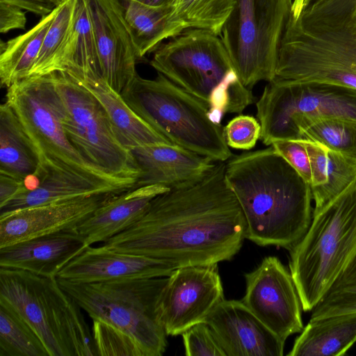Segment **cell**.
Listing matches in <instances>:
<instances>
[{
    "instance_id": "cell-26",
    "label": "cell",
    "mask_w": 356,
    "mask_h": 356,
    "mask_svg": "<svg viewBox=\"0 0 356 356\" xmlns=\"http://www.w3.org/2000/svg\"><path fill=\"white\" fill-rule=\"evenodd\" d=\"M40 168L36 149L10 105L0 106V174L25 182Z\"/></svg>"
},
{
    "instance_id": "cell-25",
    "label": "cell",
    "mask_w": 356,
    "mask_h": 356,
    "mask_svg": "<svg viewBox=\"0 0 356 356\" xmlns=\"http://www.w3.org/2000/svg\"><path fill=\"white\" fill-rule=\"evenodd\" d=\"M356 342V313L309 321L289 356H342Z\"/></svg>"
},
{
    "instance_id": "cell-15",
    "label": "cell",
    "mask_w": 356,
    "mask_h": 356,
    "mask_svg": "<svg viewBox=\"0 0 356 356\" xmlns=\"http://www.w3.org/2000/svg\"><path fill=\"white\" fill-rule=\"evenodd\" d=\"M118 193H99L0 213V248L37 236L76 229Z\"/></svg>"
},
{
    "instance_id": "cell-18",
    "label": "cell",
    "mask_w": 356,
    "mask_h": 356,
    "mask_svg": "<svg viewBox=\"0 0 356 356\" xmlns=\"http://www.w3.org/2000/svg\"><path fill=\"white\" fill-rule=\"evenodd\" d=\"M140 170L135 186L162 185L176 189L204 178L216 163L175 144L150 145L131 149Z\"/></svg>"
},
{
    "instance_id": "cell-33",
    "label": "cell",
    "mask_w": 356,
    "mask_h": 356,
    "mask_svg": "<svg viewBox=\"0 0 356 356\" xmlns=\"http://www.w3.org/2000/svg\"><path fill=\"white\" fill-rule=\"evenodd\" d=\"M301 140L316 142L356 158V121L337 118L319 120L302 131Z\"/></svg>"
},
{
    "instance_id": "cell-2",
    "label": "cell",
    "mask_w": 356,
    "mask_h": 356,
    "mask_svg": "<svg viewBox=\"0 0 356 356\" xmlns=\"http://www.w3.org/2000/svg\"><path fill=\"white\" fill-rule=\"evenodd\" d=\"M225 177L242 210L245 238L290 250L312 219L310 185L272 146L232 156Z\"/></svg>"
},
{
    "instance_id": "cell-9",
    "label": "cell",
    "mask_w": 356,
    "mask_h": 356,
    "mask_svg": "<svg viewBox=\"0 0 356 356\" xmlns=\"http://www.w3.org/2000/svg\"><path fill=\"white\" fill-rule=\"evenodd\" d=\"M58 96V108L67 138L90 163L136 185L140 175L131 150L115 134L99 101L65 72L49 74Z\"/></svg>"
},
{
    "instance_id": "cell-14",
    "label": "cell",
    "mask_w": 356,
    "mask_h": 356,
    "mask_svg": "<svg viewBox=\"0 0 356 356\" xmlns=\"http://www.w3.org/2000/svg\"><path fill=\"white\" fill-rule=\"evenodd\" d=\"M102 74L117 92H121L138 74V59L131 29L121 0H88Z\"/></svg>"
},
{
    "instance_id": "cell-6",
    "label": "cell",
    "mask_w": 356,
    "mask_h": 356,
    "mask_svg": "<svg viewBox=\"0 0 356 356\" xmlns=\"http://www.w3.org/2000/svg\"><path fill=\"white\" fill-rule=\"evenodd\" d=\"M6 102L36 149L40 160L38 171L65 172L115 192L134 186L92 165L74 147L63 127L58 96L49 74L15 83L7 88Z\"/></svg>"
},
{
    "instance_id": "cell-13",
    "label": "cell",
    "mask_w": 356,
    "mask_h": 356,
    "mask_svg": "<svg viewBox=\"0 0 356 356\" xmlns=\"http://www.w3.org/2000/svg\"><path fill=\"white\" fill-rule=\"evenodd\" d=\"M242 302L282 341L303 330L302 304L290 271L273 256L245 274Z\"/></svg>"
},
{
    "instance_id": "cell-4",
    "label": "cell",
    "mask_w": 356,
    "mask_h": 356,
    "mask_svg": "<svg viewBox=\"0 0 356 356\" xmlns=\"http://www.w3.org/2000/svg\"><path fill=\"white\" fill-rule=\"evenodd\" d=\"M356 250V179L317 212L290 250L289 270L302 310L311 312Z\"/></svg>"
},
{
    "instance_id": "cell-39",
    "label": "cell",
    "mask_w": 356,
    "mask_h": 356,
    "mask_svg": "<svg viewBox=\"0 0 356 356\" xmlns=\"http://www.w3.org/2000/svg\"><path fill=\"white\" fill-rule=\"evenodd\" d=\"M26 24V13L22 8L0 1V32L24 29Z\"/></svg>"
},
{
    "instance_id": "cell-8",
    "label": "cell",
    "mask_w": 356,
    "mask_h": 356,
    "mask_svg": "<svg viewBox=\"0 0 356 356\" xmlns=\"http://www.w3.org/2000/svg\"><path fill=\"white\" fill-rule=\"evenodd\" d=\"M260 139L266 146L280 140H301L302 131L321 119L356 121V90L316 81L275 77L256 103Z\"/></svg>"
},
{
    "instance_id": "cell-28",
    "label": "cell",
    "mask_w": 356,
    "mask_h": 356,
    "mask_svg": "<svg viewBox=\"0 0 356 356\" xmlns=\"http://www.w3.org/2000/svg\"><path fill=\"white\" fill-rule=\"evenodd\" d=\"M58 6L49 15L41 17L38 24L26 33L7 42L1 40V86L8 88L28 77L36 61L45 35L58 12Z\"/></svg>"
},
{
    "instance_id": "cell-12",
    "label": "cell",
    "mask_w": 356,
    "mask_h": 356,
    "mask_svg": "<svg viewBox=\"0 0 356 356\" xmlns=\"http://www.w3.org/2000/svg\"><path fill=\"white\" fill-rule=\"evenodd\" d=\"M217 264L175 269L167 277L159 300V314L167 336H178L204 322L223 300Z\"/></svg>"
},
{
    "instance_id": "cell-20",
    "label": "cell",
    "mask_w": 356,
    "mask_h": 356,
    "mask_svg": "<svg viewBox=\"0 0 356 356\" xmlns=\"http://www.w3.org/2000/svg\"><path fill=\"white\" fill-rule=\"evenodd\" d=\"M170 190L154 184L134 186L115 193L76 229L85 238L88 246L103 243L138 221L154 197Z\"/></svg>"
},
{
    "instance_id": "cell-22",
    "label": "cell",
    "mask_w": 356,
    "mask_h": 356,
    "mask_svg": "<svg viewBox=\"0 0 356 356\" xmlns=\"http://www.w3.org/2000/svg\"><path fill=\"white\" fill-rule=\"evenodd\" d=\"M275 77L335 84L356 90V54L295 52L279 59Z\"/></svg>"
},
{
    "instance_id": "cell-23",
    "label": "cell",
    "mask_w": 356,
    "mask_h": 356,
    "mask_svg": "<svg viewBox=\"0 0 356 356\" xmlns=\"http://www.w3.org/2000/svg\"><path fill=\"white\" fill-rule=\"evenodd\" d=\"M302 140L310 161V188L315 203L312 213H315L356 179V158L331 150L316 142Z\"/></svg>"
},
{
    "instance_id": "cell-43",
    "label": "cell",
    "mask_w": 356,
    "mask_h": 356,
    "mask_svg": "<svg viewBox=\"0 0 356 356\" xmlns=\"http://www.w3.org/2000/svg\"><path fill=\"white\" fill-rule=\"evenodd\" d=\"M303 6V0H295L292 6V12L293 15H298Z\"/></svg>"
},
{
    "instance_id": "cell-10",
    "label": "cell",
    "mask_w": 356,
    "mask_h": 356,
    "mask_svg": "<svg viewBox=\"0 0 356 356\" xmlns=\"http://www.w3.org/2000/svg\"><path fill=\"white\" fill-rule=\"evenodd\" d=\"M291 0H235L220 38L243 85L252 90L275 77Z\"/></svg>"
},
{
    "instance_id": "cell-36",
    "label": "cell",
    "mask_w": 356,
    "mask_h": 356,
    "mask_svg": "<svg viewBox=\"0 0 356 356\" xmlns=\"http://www.w3.org/2000/svg\"><path fill=\"white\" fill-rule=\"evenodd\" d=\"M261 124L257 119L248 115L232 118L224 127L227 145L233 149L249 150L254 147L261 136Z\"/></svg>"
},
{
    "instance_id": "cell-41",
    "label": "cell",
    "mask_w": 356,
    "mask_h": 356,
    "mask_svg": "<svg viewBox=\"0 0 356 356\" xmlns=\"http://www.w3.org/2000/svg\"><path fill=\"white\" fill-rule=\"evenodd\" d=\"M24 187V181L0 174V208L21 192Z\"/></svg>"
},
{
    "instance_id": "cell-32",
    "label": "cell",
    "mask_w": 356,
    "mask_h": 356,
    "mask_svg": "<svg viewBox=\"0 0 356 356\" xmlns=\"http://www.w3.org/2000/svg\"><path fill=\"white\" fill-rule=\"evenodd\" d=\"M311 312L309 321L356 313V250Z\"/></svg>"
},
{
    "instance_id": "cell-37",
    "label": "cell",
    "mask_w": 356,
    "mask_h": 356,
    "mask_svg": "<svg viewBox=\"0 0 356 356\" xmlns=\"http://www.w3.org/2000/svg\"><path fill=\"white\" fill-rule=\"evenodd\" d=\"M187 356H226L210 327L201 322L182 333Z\"/></svg>"
},
{
    "instance_id": "cell-31",
    "label": "cell",
    "mask_w": 356,
    "mask_h": 356,
    "mask_svg": "<svg viewBox=\"0 0 356 356\" xmlns=\"http://www.w3.org/2000/svg\"><path fill=\"white\" fill-rule=\"evenodd\" d=\"M76 4V0H64L59 5L28 77L41 76L51 73L56 56L72 32Z\"/></svg>"
},
{
    "instance_id": "cell-42",
    "label": "cell",
    "mask_w": 356,
    "mask_h": 356,
    "mask_svg": "<svg viewBox=\"0 0 356 356\" xmlns=\"http://www.w3.org/2000/svg\"><path fill=\"white\" fill-rule=\"evenodd\" d=\"M152 6L169 7L175 5L176 0H135Z\"/></svg>"
},
{
    "instance_id": "cell-35",
    "label": "cell",
    "mask_w": 356,
    "mask_h": 356,
    "mask_svg": "<svg viewBox=\"0 0 356 356\" xmlns=\"http://www.w3.org/2000/svg\"><path fill=\"white\" fill-rule=\"evenodd\" d=\"M92 333L97 355L143 356L131 339L99 320H92Z\"/></svg>"
},
{
    "instance_id": "cell-34",
    "label": "cell",
    "mask_w": 356,
    "mask_h": 356,
    "mask_svg": "<svg viewBox=\"0 0 356 356\" xmlns=\"http://www.w3.org/2000/svg\"><path fill=\"white\" fill-rule=\"evenodd\" d=\"M77 302L64 291L63 323L74 356L97 355L92 333Z\"/></svg>"
},
{
    "instance_id": "cell-3",
    "label": "cell",
    "mask_w": 356,
    "mask_h": 356,
    "mask_svg": "<svg viewBox=\"0 0 356 356\" xmlns=\"http://www.w3.org/2000/svg\"><path fill=\"white\" fill-rule=\"evenodd\" d=\"M150 65L201 101L212 119L241 114L253 100L240 81L219 35L191 28L158 47Z\"/></svg>"
},
{
    "instance_id": "cell-17",
    "label": "cell",
    "mask_w": 356,
    "mask_h": 356,
    "mask_svg": "<svg viewBox=\"0 0 356 356\" xmlns=\"http://www.w3.org/2000/svg\"><path fill=\"white\" fill-rule=\"evenodd\" d=\"M175 269L174 265L161 259L90 245L72 259L56 278L94 283L168 277Z\"/></svg>"
},
{
    "instance_id": "cell-1",
    "label": "cell",
    "mask_w": 356,
    "mask_h": 356,
    "mask_svg": "<svg viewBox=\"0 0 356 356\" xmlns=\"http://www.w3.org/2000/svg\"><path fill=\"white\" fill-rule=\"evenodd\" d=\"M245 229L225 163L218 161L202 180L154 197L138 221L102 246L161 259L176 268L211 266L238 252Z\"/></svg>"
},
{
    "instance_id": "cell-5",
    "label": "cell",
    "mask_w": 356,
    "mask_h": 356,
    "mask_svg": "<svg viewBox=\"0 0 356 356\" xmlns=\"http://www.w3.org/2000/svg\"><path fill=\"white\" fill-rule=\"evenodd\" d=\"M129 107L172 143L225 162L233 155L221 123L199 99L162 74L152 79L138 74L121 92Z\"/></svg>"
},
{
    "instance_id": "cell-7",
    "label": "cell",
    "mask_w": 356,
    "mask_h": 356,
    "mask_svg": "<svg viewBox=\"0 0 356 356\" xmlns=\"http://www.w3.org/2000/svg\"><path fill=\"white\" fill-rule=\"evenodd\" d=\"M92 320H99L131 339L143 356H161L167 334L159 300L167 277L116 280L94 283L57 278Z\"/></svg>"
},
{
    "instance_id": "cell-27",
    "label": "cell",
    "mask_w": 356,
    "mask_h": 356,
    "mask_svg": "<svg viewBox=\"0 0 356 356\" xmlns=\"http://www.w3.org/2000/svg\"><path fill=\"white\" fill-rule=\"evenodd\" d=\"M121 1L138 60L154 51L163 40L181 33L171 19L172 6H152L135 0Z\"/></svg>"
},
{
    "instance_id": "cell-30",
    "label": "cell",
    "mask_w": 356,
    "mask_h": 356,
    "mask_svg": "<svg viewBox=\"0 0 356 356\" xmlns=\"http://www.w3.org/2000/svg\"><path fill=\"white\" fill-rule=\"evenodd\" d=\"M234 2L235 0H176L171 19L181 33L196 28L220 36Z\"/></svg>"
},
{
    "instance_id": "cell-21",
    "label": "cell",
    "mask_w": 356,
    "mask_h": 356,
    "mask_svg": "<svg viewBox=\"0 0 356 356\" xmlns=\"http://www.w3.org/2000/svg\"><path fill=\"white\" fill-rule=\"evenodd\" d=\"M67 74L99 101L119 140L129 149L143 145L173 144L140 118L100 74Z\"/></svg>"
},
{
    "instance_id": "cell-38",
    "label": "cell",
    "mask_w": 356,
    "mask_h": 356,
    "mask_svg": "<svg viewBox=\"0 0 356 356\" xmlns=\"http://www.w3.org/2000/svg\"><path fill=\"white\" fill-rule=\"evenodd\" d=\"M270 146L310 185V161L302 140H280L274 142Z\"/></svg>"
},
{
    "instance_id": "cell-29",
    "label": "cell",
    "mask_w": 356,
    "mask_h": 356,
    "mask_svg": "<svg viewBox=\"0 0 356 356\" xmlns=\"http://www.w3.org/2000/svg\"><path fill=\"white\" fill-rule=\"evenodd\" d=\"M0 356H49L36 332L3 300H0Z\"/></svg>"
},
{
    "instance_id": "cell-24",
    "label": "cell",
    "mask_w": 356,
    "mask_h": 356,
    "mask_svg": "<svg viewBox=\"0 0 356 356\" xmlns=\"http://www.w3.org/2000/svg\"><path fill=\"white\" fill-rule=\"evenodd\" d=\"M28 183L29 189H22L1 207L0 213L80 197L115 192L83 178L56 171H38L28 180Z\"/></svg>"
},
{
    "instance_id": "cell-16",
    "label": "cell",
    "mask_w": 356,
    "mask_h": 356,
    "mask_svg": "<svg viewBox=\"0 0 356 356\" xmlns=\"http://www.w3.org/2000/svg\"><path fill=\"white\" fill-rule=\"evenodd\" d=\"M204 322L226 356H282L285 341L265 325L242 301L222 300Z\"/></svg>"
},
{
    "instance_id": "cell-40",
    "label": "cell",
    "mask_w": 356,
    "mask_h": 356,
    "mask_svg": "<svg viewBox=\"0 0 356 356\" xmlns=\"http://www.w3.org/2000/svg\"><path fill=\"white\" fill-rule=\"evenodd\" d=\"M39 15L41 17L49 15L64 0H0Z\"/></svg>"
},
{
    "instance_id": "cell-11",
    "label": "cell",
    "mask_w": 356,
    "mask_h": 356,
    "mask_svg": "<svg viewBox=\"0 0 356 356\" xmlns=\"http://www.w3.org/2000/svg\"><path fill=\"white\" fill-rule=\"evenodd\" d=\"M63 296L56 277L0 267V300L36 332L49 356H74L63 323Z\"/></svg>"
},
{
    "instance_id": "cell-19",
    "label": "cell",
    "mask_w": 356,
    "mask_h": 356,
    "mask_svg": "<svg viewBox=\"0 0 356 356\" xmlns=\"http://www.w3.org/2000/svg\"><path fill=\"white\" fill-rule=\"evenodd\" d=\"M88 247L76 229L42 235L0 248V267L46 277L59 272Z\"/></svg>"
}]
</instances>
